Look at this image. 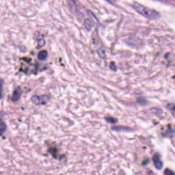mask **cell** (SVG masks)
<instances>
[{"label": "cell", "instance_id": "1", "mask_svg": "<svg viewBox=\"0 0 175 175\" xmlns=\"http://www.w3.org/2000/svg\"><path fill=\"white\" fill-rule=\"evenodd\" d=\"M132 7L139 14L148 19L156 20L160 17L159 13L155 10L145 7L137 2H134Z\"/></svg>", "mask_w": 175, "mask_h": 175}, {"label": "cell", "instance_id": "2", "mask_svg": "<svg viewBox=\"0 0 175 175\" xmlns=\"http://www.w3.org/2000/svg\"><path fill=\"white\" fill-rule=\"evenodd\" d=\"M50 99L49 95H42L41 96H33L31 97L32 102L36 105H44L49 101Z\"/></svg>", "mask_w": 175, "mask_h": 175}, {"label": "cell", "instance_id": "3", "mask_svg": "<svg viewBox=\"0 0 175 175\" xmlns=\"http://www.w3.org/2000/svg\"><path fill=\"white\" fill-rule=\"evenodd\" d=\"M23 93V90L20 86H18L16 89L13 92V96L11 97V101L13 102H16L19 100Z\"/></svg>", "mask_w": 175, "mask_h": 175}, {"label": "cell", "instance_id": "4", "mask_svg": "<svg viewBox=\"0 0 175 175\" xmlns=\"http://www.w3.org/2000/svg\"><path fill=\"white\" fill-rule=\"evenodd\" d=\"M153 161H154V164L156 167L159 170L161 169V168H162L163 163L159 158V155L156 154L154 155L153 157Z\"/></svg>", "mask_w": 175, "mask_h": 175}, {"label": "cell", "instance_id": "5", "mask_svg": "<svg viewBox=\"0 0 175 175\" xmlns=\"http://www.w3.org/2000/svg\"><path fill=\"white\" fill-rule=\"evenodd\" d=\"M48 55V53L46 50H42L41 52H40L38 54V58L39 60L41 61H44L46 59Z\"/></svg>", "mask_w": 175, "mask_h": 175}, {"label": "cell", "instance_id": "6", "mask_svg": "<svg viewBox=\"0 0 175 175\" xmlns=\"http://www.w3.org/2000/svg\"><path fill=\"white\" fill-rule=\"evenodd\" d=\"M7 129V126L4 122H1V135L2 136Z\"/></svg>", "mask_w": 175, "mask_h": 175}, {"label": "cell", "instance_id": "7", "mask_svg": "<svg viewBox=\"0 0 175 175\" xmlns=\"http://www.w3.org/2000/svg\"><path fill=\"white\" fill-rule=\"evenodd\" d=\"M84 23L86 28L88 29V31H90L91 29V25L89 20H84Z\"/></svg>", "mask_w": 175, "mask_h": 175}, {"label": "cell", "instance_id": "8", "mask_svg": "<svg viewBox=\"0 0 175 175\" xmlns=\"http://www.w3.org/2000/svg\"><path fill=\"white\" fill-rule=\"evenodd\" d=\"M45 44V41L44 39H40L38 40V46L39 48L42 47L44 46Z\"/></svg>", "mask_w": 175, "mask_h": 175}, {"label": "cell", "instance_id": "9", "mask_svg": "<svg viewBox=\"0 0 175 175\" xmlns=\"http://www.w3.org/2000/svg\"><path fill=\"white\" fill-rule=\"evenodd\" d=\"M105 120L106 121L111 123H114L116 122V120L112 117H106Z\"/></svg>", "mask_w": 175, "mask_h": 175}, {"label": "cell", "instance_id": "10", "mask_svg": "<svg viewBox=\"0 0 175 175\" xmlns=\"http://www.w3.org/2000/svg\"><path fill=\"white\" fill-rule=\"evenodd\" d=\"M88 14L89 16L91 17V19L94 22H96L98 21V20L96 19V16H94V14H93V13H91V11H88Z\"/></svg>", "mask_w": 175, "mask_h": 175}, {"label": "cell", "instance_id": "11", "mask_svg": "<svg viewBox=\"0 0 175 175\" xmlns=\"http://www.w3.org/2000/svg\"><path fill=\"white\" fill-rule=\"evenodd\" d=\"M109 67H110L111 70H116V65H114V63H111V64H110V65H109Z\"/></svg>", "mask_w": 175, "mask_h": 175}, {"label": "cell", "instance_id": "12", "mask_svg": "<svg viewBox=\"0 0 175 175\" xmlns=\"http://www.w3.org/2000/svg\"><path fill=\"white\" fill-rule=\"evenodd\" d=\"M106 1H107V2H109L111 3H113L115 2V0H106Z\"/></svg>", "mask_w": 175, "mask_h": 175}]
</instances>
